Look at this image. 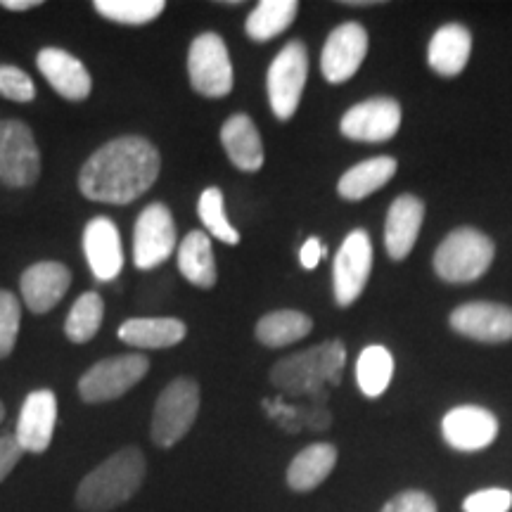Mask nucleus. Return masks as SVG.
<instances>
[{"label": "nucleus", "mask_w": 512, "mask_h": 512, "mask_svg": "<svg viewBox=\"0 0 512 512\" xmlns=\"http://www.w3.org/2000/svg\"><path fill=\"white\" fill-rule=\"evenodd\" d=\"M162 157L147 138L124 136L105 143L88 157L79 174L83 197L105 204H131L152 188Z\"/></svg>", "instance_id": "obj_1"}, {"label": "nucleus", "mask_w": 512, "mask_h": 512, "mask_svg": "<svg viewBox=\"0 0 512 512\" xmlns=\"http://www.w3.org/2000/svg\"><path fill=\"white\" fill-rule=\"evenodd\" d=\"M145 475V453L138 446L121 448L81 479L76 505L83 512H110L138 494Z\"/></svg>", "instance_id": "obj_2"}, {"label": "nucleus", "mask_w": 512, "mask_h": 512, "mask_svg": "<svg viewBox=\"0 0 512 512\" xmlns=\"http://www.w3.org/2000/svg\"><path fill=\"white\" fill-rule=\"evenodd\" d=\"M347 349L339 339L318 344L302 351V354L285 356L271 370V382L287 394H311L323 387L325 382H339V373L344 368Z\"/></svg>", "instance_id": "obj_3"}, {"label": "nucleus", "mask_w": 512, "mask_h": 512, "mask_svg": "<svg viewBox=\"0 0 512 512\" xmlns=\"http://www.w3.org/2000/svg\"><path fill=\"white\" fill-rule=\"evenodd\" d=\"M494 242L475 228H458L441 242L434 254V271L446 283H472L489 271Z\"/></svg>", "instance_id": "obj_4"}, {"label": "nucleus", "mask_w": 512, "mask_h": 512, "mask_svg": "<svg viewBox=\"0 0 512 512\" xmlns=\"http://www.w3.org/2000/svg\"><path fill=\"white\" fill-rule=\"evenodd\" d=\"M200 413V384L190 377H176L159 394L152 413L150 434L159 448H171L181 441Z\"/></svg>", "instance_id": "obj_5"}, {"label": "nucleus", "mask_w": 512, "mask_h": 512, "mask_svg": "<svg viewBox=\"0 0 512 512\" xmlns=\"http://www.w3.org/2000/svg\"><path fill=\"white\" fill-rule=\"evenodd\" d=\"M306 76H309V53L302 41H292L275 55L268 67L266 88L271 110L280 121H290L302 100Z\"/></svg>", "instance_id": "obj_6"}, {"label": "nucleus", "mask_w": 512, "mask_h": 512, "mask_svg": "<svg viewBox=\"0 0 512 512\" xmlns=\"http://www.w3.org/2000/svg\"><path fill=\"white\" fill-rule=\"evenodd\" d=\"M150 370L145 354H121L95 363L81 375L79 396L86 403H107L131 392Z\"/></svg>", "instance_id": "obj_7"}, {"label": "nucleus", "mask_w": 512, "mask_h": 512, "mask_svg": "<svg viewBox=\"0 0 512 512\" xmlns=\"http://www.w3.org/2000/svg\"><path fill=\"white\" fill-rule=\"evenodd\" d=\"M188 76L192 88L204 98H226L233 91V64L226 41L219 34H200L188 53Z\"/></svg>", "instance_id": "obj_8"}, {"label": "nucleus", "mask_w": 512, "mask_h": 512, "mask_svg": "<svg viewBox=\"0 0 512 512\" xmlns=\"http://www.w3.org/2000/svg\"><path fill=\"white\" fill-rule=\"evenodd\" d=\"M41 176V152L31 128L19 119L0 121V181L29 188Z\"/></svg>", "instance_id": "obj_9"}, {"label": "nucleus", "mask_w": 512, "mask_h": 512, "mask_svg": "<svg viewBox=\"0 0 512 512\" xmlns=\"http://www.w3.org/2000/svg\"><path fill=\"white\" fill-rule=\"evenodd\" d=\"M370 271H373V242L366 230H351L332 266V285H335V302L351 306L366 290Z\"/></svg>", "instance_id": "obj_10"}, {"label": "nucleus", "mask_w": 512, "mask_h": 512, "mask_svg": "<svg viewBox=\"0 0 512 512\" xmlns=\"http://www.w3.org/2000/svg\"><path fill=\"white\" fill-rule=\"evenodd\" d=\"M176 249V223L166 204L155 202L140 211L133 230V261L140 271L162 266Z\"/></svg>", "instance_id": "obj_11"}, {"label": "nucleus", "mask_w": 512, "mask_h": 512, "mask_svg": "<svg viewBox=\"0 0 512 512\" xmlns=\"http://www.w3.org/2000/svg\"><path fill=\"white\" fill-rule=\"evenodd\" d=\"M401 128V105L394 98H370L358 102L339 121L344 138L356 143H384Z\"/></svg>", "instance_id": "obj_12"}, {"label": "nucleus", "mask_w": 512, "mask_h": 512, "mask_svg": "<svg viewBox=\"0 0 512 512\" xmlns=\"http://www.w3.org/2000/svg\"><path fill=\"white\" fill-rule=\"evenodd\" d=\"M368 53V34L361 24L347 22L330 31L320 55V69L330 83H344L358 72Z\"/></svg>", "instance_id": "obj_13"}, {"label": "nucleus", "mask_w": 512, "mask_h": 512, "mask_svg": "<svg viewBox=\"0 0 512 512\" xmlns=\"http://www.w3.org/2000/svg\"><path fill=\"white\" fill-rule=\"evenodd\" d=\"M441 434L456 451H484L498 437V418L482 406H458L444 415Z\"/></svg>", "instance_id": "obj_14"}, {"label": "nucleus", "mask_w": 512, "mask_h": 512, "mask_svg": "<svg viewBox=\"0 0 512 512\" xmlns=\"http://www.w3.org/2000/svg\"><path fill=\"white\" fill-rule=\"evenodd\" d=\"M57 425V396L50 389H36L22 403L15 439L24 453H46Z\"/></svg>", "instance_id": "obj_15"}, {"label": "nucleus", "mask_w": 512, "mask_h": 512, "mask_svg": "<svg viewBox=\"0 0 512 512\" xmlns=\"http://www.w3.org/2000/svg\"><path fill=\"white\" fill-rule=\"evenodd\" d=\"M451 328L477 342H508L512 339V309L494 302H470L451 313Z\"/></svg>", "instance_id": "obj_16"}, {"label": "nucleus", "mask_w": 512, "mask_h": 512, "mask_svg": "<svg viewBox=\"0 0 512 512\" xmlns=\"http://www.w3.org/2000/svg\"><path fill=\"white\" fill-rule=\"evenodd\" d=\"M83 252L91 271L100 283L114 280L124 268V247L119 228L107 216H95L83 230Z\"/></svg>", "instance_id": "obj_17"}, {"label": "nucleus", "mask_w": 512, "mask_h": 512, "mask_svg": "<svg viewBox=\"0 0 512 512\" xmlns=\"http://www.w3.org/2000/svg\"><path fill=\"white\" fill-rule=\"evenodd\" d=\"M72 285V273L60 261H38L22 273L19 287H22L24 304L31 313H48L62 302Z\"/></svg>", "instance_id": "obj_18"}, {"label": "nucleus", "mask_w": 512, "mask_h": 512, "mask_svg": "<svg viewBox=\"0 0 512 512\" xmlns=\"http://www.w3.org/2000/svg\"><path fill=\"white\" fill-rule=\"evenodd\" d=\"M36 64L46 81L53 86L55 93H60L64 100L81 102L91 95L93 79L88 69L83 67L79 57L62 48H43L36 55Z\"/></svg>", "instance_id": "obj_19"}, {"label": "nucleus", "mask_w": 512, "mask_h": 512, "mask_svg": "<svg viewBox=\"0 0 512 512\" xmlns=\"http://www.w3.org/2000/svg\"><path fill=\"white\" fill-rule=\"evenodd\" d=\"M422 219H425V204L420 197L401 195L392 202L384 223V247L394 261H403L418 240Z\"/></svg>", "instance_id": "obj_20"}, {"label": "nucleus", "mask_w": 512, "mask_h": 512, "mask_svg": "<svg viewBox=\"0 0 512 512\" xmlns=\"http://www.w3.org/2000/svg\"><path fill=\"white\" fill-rule=\"evenodd\" d=\"M221 145L240 171H259L264 166V143L247 114H233L221 126Z\"/></svg>", "instance_id": "obj_21"}, {"label": "nucleus", "mask_w": 512, "mask_h": 512, "mask_svg": "<svg viewBox=\"0 0 512 512\" xmlns=\"http://www.w3.org/2000/svg\"><path fill=\"white\" fill-rule=\"evenodd\" d=\"M472 53V34L463 24H444L434 31L427 60L441 76H458Z\"/></svg>", "instance_id": "obj_22"}, {"label": "nucleus", "mask_w": 512, "mask_h": 512, "mask_svg": "<svg viewBox=\"0 0 512 512\" xmlns=\"http://www.w3.org/2000/svg\"><path fill=\"white\" fill-rule=\"evenodd\" d=\"M185 335L188 328L178 318H131L119 328V339L133 349H169Z\"/></svg>", "instance_id": "obj_23"}, {"label": "nucleus", "mask_w": 512, "mask_h": 512, "mask_svg": "<svg viewBox=\"0 0 512 512\" xmlns=\"http://www.w3.org/2000/svg\"><path fill=\"white\" fill-rule=\"evenodd\" d=\"M337 465V448L332 444H311L304 451H299L287 467V486L299 494L313 491Z\"/></svg>", "instance_id": "obj_24"}, {"label": "nucleus", "mask_w": 512, "mask_h": 512, "mask_svg": "<svg viewBox=\"0 0 512 512\" xmlns=\"http://www.w3.org/2000/svg\"><path fill=\"white\" fill-rule=\"evenodd\" d=\"M396 174V159L394 157H373L366 162L351 166V169L339 178L337 192L349 202L366 200L380 188L392 181Z\"/></svg>", "instance_id": "obj_25"}, {"label": "nucleus", "mask_w": 512, "mask_h": 512, "mask_svg": "<svg viewBox=\"0 0 512 512\" xmlns=\"http://www.w3.org/2000/svg\"><path fill=\"white\" fill-rule=\"evenodd\" d=\"M178 268H181L183 278L188 283L204 287L216 285V261H214V249H211V240L202 230H192L178 247Z\"/></svg>", "instance_id": "obj_26"}, {"label": "nucleus", "mask_w": 512, "mask_h": 512, "mask_svg": "<svg viewBox=\"0 0 512 512\" xmlns=\"http://www.w3.org/2000/svg\"><path fill=\"white\" fill-rule=\"evenodd\" d=\"M313 328V320L302 311H273L266 313L264 318L256 323V339H259L264 347L271 349H283L290 344L299 342L309 335Z\"/></svg>", "instance_id": "obj_27"}, {"label": "nucleus", "mask_w": 512, "mask_h": 512, "mask_svg": "<svg viewBox=\"0 0 512 512\" xmlns=\"http://www.w3.org/2000/svg\"><path fill=\"white\" fill-rule=\"evenodd\" d=\"M299 3L297 0H261L256 8L249 12L245 31L252 41H271V38L280 36L290 27L297 17Z\"/></svg>", "instance_id": "obj_28"}, {"label": "nucleus", "mask_w": 512, "mask_h": 512, "mask_svg": "<svg viewBox=\"0 0 512 512\" xmlns=\"http://www.w3.org/2000/svg\"><path fill=\"white\" fill-rule=\"evenodd\" d=\"M394 377V356L392 351L382 344H373L361 351L356 361V382L358 389L368 396V399H377L387 392L389 382Z\"/></svg>", "instance_id": "obj_29"}, {"label": "nucleus", "mask_w": 512, "mask_h": 512, "mask_svg": "<svg viewBox=\"0 0 512 512\" xmlns=\"http://www.w3.org/2000/svg\"><path fill=\"white\" fill-rule=\"evenodd\" d=\"M102 318H105V302L98 292H83L76 299L72 311H69L67 323H64V332H67L69 342L86 344L98 335Z\"/></svg>", "instance_id": "obj_30"}, {"label": "nucleus", "mask_w": 512, "mask_h": 512, "mask_svg": "<svg viewBox=\"0 0 512 512\" xmlns=\"http://www.w3.org/2000/svg\"><path fill=\"white\" fill-rule=\"evenodd\" d=\"M93 8L110 22L124 27H143L164 12V0H95Z\"/></svg>", "instance_id": "obj_31"}, {"label": "nucleus", "mask_w": 512, "mask_h": 512, "mask_svg": "<svg viewBox=\"0 0 512 512\" xmlns=\"http://www.w3.org/2000/svg\"><path fill=\"white\" fill-rule=\"evenodd\" d=\"M197 214H200V221L209 230V235L226 242V245H238L240 233L230 226L226 209H223V192L219 188H207L202 192L200 202H197Z\"/></svg>", "instance_id": "obj_32"}, {"label": "nucleus", "mask_w": 512, "mask_h": 512, "mask_svg": "<svg viewBox=\"0 0 512 512\" xmlns=\"http://www.w3.org/2000/svg\"><path fill=\"white\" fill-rule=\"evenodd\" d=\"M19 323H22V306L17 294L0 290V358H8L17 344Z\"/></svg>", "instance_id": "obj_33"}, {"label": "nucleus", "mask_w": 512, "mask_h": 512, "mask_svg": "<svg viewBox=\"0 0 512 512\" xmlns=\"http://www.w3.org/2000/svg\"><path fill=\"white\" fill-rule=\"evenodd\" d=\"M0 95L15 102H31L36 98V86L27 72L12 64H0Z\"/></svg>", "instance_id": "obj_34"}, {"label": "nucleus", "mask_w": 512, "mask_h": 512, "mask_svg": "<svg viewBox=\"0 0 512 512\" xmlns=\"http://www.w3.org/2000/svg\"><path fill=\"white\" fill-rule=\"evenodd\" d=\"M512 491L508 489H482L465 498V512H510Z\"/></svg>", "instance_id": "obj_35"}, {"label": "nucleus", "mask_w": 512, "mask_h": 512, "mask_svg": "<svg viewBox=\"0 0 512 512\" xmlns=\"http://www.w3.org/2000/svg\"><path fill=\"white\" fill-rule=\"evenodd\" d=\"M382 512H439L437 503L432 496L422 494V491H403V494L394 496L392 501L384 505Z\"/></svg>", "instance_id": "obj_36"}, {"label": "nucleus", "mask_w": 512, "mask_h": 512, "mask_svg": "<svg viewBox=\"0 0 512 512\" xmlns=\"http://www.w3.org/2000/svg\"><path fill=\"white\" fill-rule=\"evenodd\" d=\"M22 446L17 444L15 434H3L0 437V482H5V477L15 470L19 458H22Z\"/></svg>", "instance_id": "obj_37"}, {"label": "nucleus", "mask_w": 512, "mask_h": 512, "mask_svg": "<svg viewBox=\"0 0 512 512\" xmlns=\"http://www.w3.org/2000/svg\"><path fill=\"white\" fill-rule=\"evenodd\" d=\"M325 254H328V249H325L323 242L318 238H309L299 249V264H302L306 271H313L320 261L325 259Z\"/></svg>", "instance_id": "obj_38"}, {"label": "nucleus", "mask_w": 512, "mask_h": 512, "mask_svg": "<svg viewBox=\"0 0 512 512\" xmlns=\"http://www.w3.org/2000/svg\"><path fill=\"white\" fill-rule=\"evenodd\" d=\"M5 10H12V12H24V10H31L36 8V5H41V0H3Z\"/></svg>", "instance_id": "obj_39"}, {"label": "nucleus", "mask_w": 512, "mask_h": 512, "mask_svg": "<svg viewBox=\"0 0 512 512\" xmlns=\"http://www.w3.org/2000/svg\"><path fill=\"white\" fill-rule=\"evenodd\" d=\"M3 418H5V406H3V401H0V422H3Z\"/></svg>", "instance_id": "obj_40"}]
</instances>
